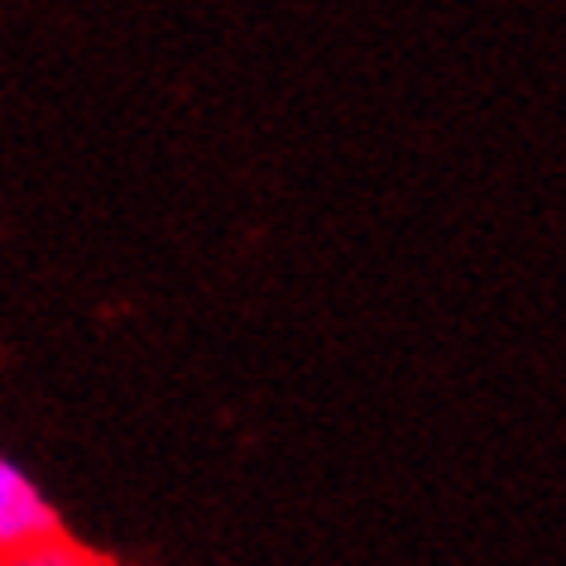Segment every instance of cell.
<instances>
[{
	"instance_id": "2",
	"label": "cell",
	"mask_w": 566,
	"mask_h": 566,
	"mask_svg": "<svg viewBox=\"0 0 566 566\" xmlns=\"http://www.w3.org/2000/svg\"><path fill=\"white\" fill-rule=\"evenodd\" d=\"M0 566H106L96 552H87L82 543H73L67 533H49V537H39V543L30 547H20V552H10Z\"/></svg>"
},
{
	"instance_id": "1",
	"label": "cell",
	"mask_w": 566,
	"mask_h": 566,
	"mask_svg": "<svg viewBox=\"0 0 566 566\" xmlns=\"http://www.w3.org/2000/svg\"><path fill=\"white\" fill-rule=\"evenodd\" d=\"M49 533H63L59 509H53L49 494L0 451V562Z\"/></svg>"
}]
</instances>
